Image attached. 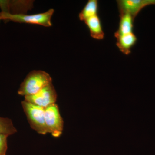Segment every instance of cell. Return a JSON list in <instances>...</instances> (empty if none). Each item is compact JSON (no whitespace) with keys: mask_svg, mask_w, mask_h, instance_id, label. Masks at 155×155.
<instances>
[{"mask_svg":"<svg viewBox=\"0 0 155 155\" xmlns=\"http://www.w3.org/2000/svg\"><path fill=\"white\" fill-rule=\"evenodd\" d=\"M116 45L119 51L126 55L131 52V49L136 44L137 39L134 32L119 35L116 37Z\"/></svg>","mask_w":155,"mask_h":155,"instance_id":"7","label":"cell"},{"mask_svg":"<svg viewBox=\"0 0 155 155\" xmlns=\"http://www.w3.org/2000/svg\"><path fill=\"white\" fill-rule=\"evenodd\" d=\"M88 27L91 36L94 39L102 40L105 37L103 25L98 15L91 17L84 21Z\"/></svg>","mask_w":155,"mask_h":155,"instance_id":"8","label":"cell"},{"mask_svg":"<svg viewBox=\"0 0 155 155\" xmlns=\"http://www.w3.org/2000/svg\"><path fill=\"white\" fill-rule=\"evenodd\" d=\"M99 2L97 0H89L79 14V19L85 21L87 19L98 15Z\"/></svg>","mask_w":155,"mask_h":155,"instance_id":"10","label":"cell"},{"mask_svg":"<svg viewBox=\"0 0 155 155\" xmlns=\"http://www.w3.org/2000/svg\"><path fill=\"white\" fill-rule=\"evenodd\" d=\"M22 105L31 127L40 134L49 133L45 120V108L25 100L22 102Z\"/></svg>","mask_w":155,"mask_h":155,"instance_id":"3","label":"cell"},{"mask_svg":"<svg viewBox=\"0 0 155 155\" xmlns=\"http://www.w3.org/2000/svg\"><path fill=\"white\" fill-rule=\"evenodd\" d=\"M51 83L52 78L48 73L41 70H33L28 73L20 84L18 94L24 97L34 94Z\"/></svg>","mask_w":155,"mask_h":155,"instance_id":"1","label":"cell"},{"mask_svg":"<svg viewBox=\"0 0 155 155\" xmlns=\"http://www.w3.org/2000/svg\"><path fill=\"white\" fill-rule=\"evenodd\" d=\"M45 120L49 133L54 137H59L62 134L64 122L57 104H53L45 108Z\"/></svg>","mask_w":155,"mask_h":155,"instance_id":"4","label":"cell"},{"mask_svg":"<svg viewBox=\"0 0 155 155\" xmlns=\"http://www.w3.org/2000/svg\"><path fill=\"white\" fill-rule=\"evenodd\" d=\"M119 14H130L134 19L140 11L148 6L155 5V0H118Z\"/></svg>","mask_w":155,"mask_h":155,"instance_id":"6","label":"cell"},{"mask_svg":"<svg viewBox=\"0 0 155 155\" xmlns=\"http://www.w3.org/2000/svg\"><path fill=\"white\" fill-rule=\"evenodd\" d=\"M54 11V9H51L45 13L31 15L12 14L3 12H1L0 14L2 19L5 21H12L19 23L37 24L45 27H50L52 26L51 19Z\"/></svg>","mask_w":155,"mask_h":155,"instance_id":"2","label":"cell"},{"mask_svg":"<svg viewBox=\"0 0 155 155\" xmlns=\"http://www.w3.org/2000/svg\"><path fill=\"white\" fill-rule=\"evenodd\" d=\"M57 99V92L52 83L45 87L35 94L25 97V101L45 108L55 104Z\"/></svg>","mask_w":155,"mask_h":155,"instance_id":"5","label":"cell"},{"mask_svg":"<svg viewBox=\"0 0 155 155\" xmlns=\"http://www.w3.org/2000/svg\"><path fill=\"white\" fill-rule=\"evenodd\" d=\"M9 136L0 134V155H6L8 149L7 138Z\"/></svg>","mask_w":155,"mask_h":155,"instance_id":"12","label":"cell"},{"mask_svg":"<svg viewBox=\"0 0 155 155\" xmlns=\"http://www.w3.org/2000/svg\"><path fill=\"white\" fill-rule=\"evenodd\" d=\"M119 27L114 33L115 38L133 32L134 23V19L129 14H119Z\"/></svg>","mask_w":155,"mask_h":155,"instance_id":"9","label":"cell"},{"mask_svg":"<svg viewBox=\"0 0 155 155\" xmlns=\"http://www.w3.org/2000/svg\"><path fill=\"white\" fill-rule=\"evenodd\" d=\"M17 132L11 119L0 117V134L12 135Z\"/></svg>","mask_w":155,"mask_h":155,"instance_id":"11","label":"cell"},{"mask_svg":"<svg viewBox=\"0 0 155 155\" xmlns=\"http://www.w3.org/2000/svg\"><path fill=\"white\" fill-rule=\"evenodd\" d=\"M2 17H1V14H0V21H1V20H2Z\"/></svg>","mask_w":155,"mask_h":155,"instance_id":"13","label":"cell"}]
</instances>
